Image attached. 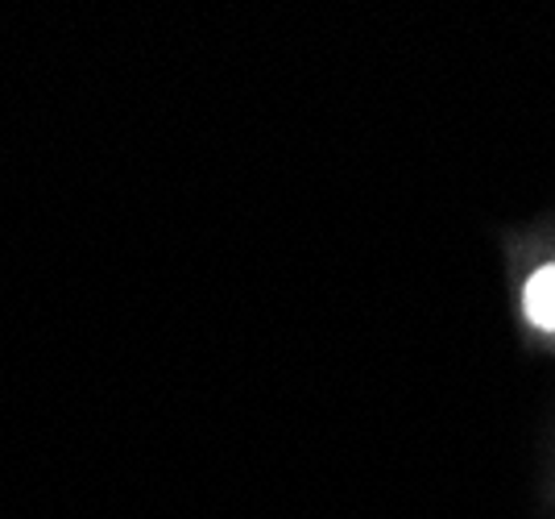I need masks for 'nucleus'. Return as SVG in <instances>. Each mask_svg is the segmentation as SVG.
Segmentation results:
<instances>
[{
  "mask_svg": "<svg viewBox=\"0 0 555 519\" xmlns=\"http://www.w3.org/2000/svg\"><path fill=\"white\" fill-rule=\"evenodd\" d=\"M522 304H527V316L539 329H555V262L543 266V270H534Z\"/></svg>",
  "mask_w": 555,
  "mask_h": 519,
  "instance_id": "f257e3e1",
  "label": "nucleus"
}]
</instances>
